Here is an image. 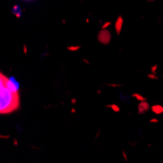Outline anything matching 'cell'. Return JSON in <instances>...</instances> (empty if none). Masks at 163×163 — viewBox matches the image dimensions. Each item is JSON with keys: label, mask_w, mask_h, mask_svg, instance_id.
Here are the masks:
<instances>
[{"label": "cell", "mask_w": 163, "mask_h": 163, "mask_svg": "<svg viewBox=\"0 0 163 163\" xmlns=\"http://www.w3.org/2000/svg\"><path fill=\"white\" fill-rule=\"evenodd\" d=\"M149 122H150V123H158V122H159V119H158V118H150V119H149Z\"/></svg>", "instance_id": "7c38bea8"}, {"label": "cell", "mask_w": 163, "mask_h": 163, "mask_svg": "<svg viewBox=\"0 0 163 163\" xmlns=\"http://www.w3.org/2000/svg\"><path fill=\"white\" fill-rule=\"evenodd\" d=\"M123 23H124L123 18H122L121 16H119V17L117 18L116 22H115V30H116L117 35H120V33H121V29H122V27H123Z\"/></svg>", "instance_id": "277c9868"}, {"label": "cell", "mask_w": 163, "mask_h": 163, "mask_svg": "<svg viewBox=\"0 0 163 163\" xmlns=\"http://www.w3.org/2000/svg\"><path fill=\"white\" fill-rule=\"evenodd\" d=\"M147 78H149V79H151V80H157V79H158V76H157V74L150 73V74H147Z\"/></svg>", "instance_id": "30bf717a"}, {"label": "cell", "mask_w": 163, "mask_h": 163, "mask_svg": "<svg viewBox=\"0 0 163 163\" xmlns=\"http://www.w3.org/2000/svg\"><path fill=\"white\" fill-rule=\"evenodd\" d=\"M101 134V130H99L98 131V133H97V135H96V137H95V140H97L98 139V137H99V135Z\"/></svg>", "instance_id": "e0dca14e"}, {"label": "cell", "mask_w": 163, "mask_h": 163, "mask_svg": "<svg viewBox=\"0 0 163 163\" xmlns=\"http://www.w3.org/2000/svg\"><path fill=\"white\" fill-rule=\"evenodd\" d=\"M76 103H77V100H76V99H74V98H73V99H72V100H71V104H73V105H75V104H76Z\"/></svg>", "instance_id": "2e32d148"}, {"label": "cell", "mask_w": 163, "mask_h": 163, "mask_svg": "<svg viewBox=\"0 0 163 163\" xmlns=\"http://www.w3.org/2000/svg\"><path fill=\"white\" fill-rule=\"evenodd\" d=\"M109 26H110V23H109H109H106V24L103 26V27H102V28H107V27H109Z\"/></svg>", "instance_id": "9a60e30c"}, {"label": "cell", "mask_w": 163, "mask_h": 163, "mask_svg": "<svg viewBox=\"0 0 163 163\" xmlns=\"http://www.w3.org/2000/svg\"><path fill=\"white\" fill-rule=\"evenodd\" d=\"M69 52H76V51H78V50H80L81 49V46L80 45H74V46H68L67 48H66Z\"/></svg>", "instance_id": "ba28073f"}, {"label": "cell", "mask_w": 163, "mask_h": 163, "mask_svg": "<svg viewBox=\"0 0 163 163\" xmlns=\"http://www.w3.org/2000/svg\"><path fill=\"white\" fill-rule=\"evenodd\" d=\"M149 109H150V106H149L148 102H146V101L139 102V105H138V113L140 115H143V114L146 113Z\"/></svg>", "instance_id": "3957f363"}, {"label": "cell", "mask_w": 163, "mask_h": 163, "mask_svg": "<svg viewBox=\"0 0 163 163\" xmlns=\"http://www.w3.org/2000/svg\"><path fill=\"white\" fill-rule=\"evenodd\" d=\"M20 107L18 86L0 72V114H8Z\"/></svg>", "instance_id": "6da1fadb"}, {"label": "cell", "mask_w": 163, "mask_h": 163, "mask_svg": "<svg viewBox=\"0 0 163 163\" xmlns=\"http://www.w3.org/2000/svg\"><path fill=\"white\" fill-rule=\"evenodd\" d=\"M106 108H109V109H111L114 112H119L120 111V108L117 106V105H115V104H111V105H108Z\"/></svg>", "instance_id": "52a82bcc"}, {"label": "cell", "mask_w": 163, "mask_h": 163, "mask_svg": "<svg viewBox=\"0 0 163 163\" xmlns=\"http://www.w3.org/2000/svg\"><path fill=\"white\" fill-rule=\"evenodd\" d=\"M98 41L103 45H109L111 41V33L109 30L103 28L98 33Z\"/></svg>", "instance_id": "7a4b0ae2"}, {"label": "cell", "mask_w": 163, "mask_h": 163, "mask_svg": "<svg viewBox=\"0 0 163 163\" xmlns=\"http://www.w3.org/2000/svg\"><path fill=\"white\" fill-rule=\"evenodd\" d=\"M157 68H158V65H157V64H154V65H152V66L150 67V71H151V73H154V74H156V72H157Z\"/></svg>", "instance_id": "8fae6325"}, {"label": "cell", "mask_w": 163, "mask_h": 163, "mask_svg": "<svg viewBox=\"0 0 163 163\" xmlns=\"http://www.w3.org/2000/svg\"><path fill=\"white\" fill-rule=\"evenodd\" d=\"M150 110L154 114L160 115V114L163 113V106H161V105H153V106L150 107Z\"/></svg>", "instance_id": "5b68a950"}, {"label": "cell", "mask_w": 163, "mask_h": 163, "mask_svg": "<svg viewBox=\"0 0 163 163\" xmlns=\"http://www.w3.org/2000/svg\"><path fill=\"white\" fill-rule=\"evenodd\" d=\"M71 112H72V113H75V112H76V110H75L74 109H71Z\"/></svg>", "instance_id": "ac0fdd59"}, {"label": "cell", "mask_w": 163, "mask_h": 163, "mask_svg": "<svg viewBox=\"0 0 163 163\" xmlns=\"http://www.w3.org/2000/svg\"><path fill=\"white\" fill-rule=\"evenodd\" d=\"M106 85L109 86V87H113V88H117V87H122L123 86V84H117V83H107Z\"/></svg>", "instance_id": "9c48e42d"}, {"label": "cell", "mask_w": 163, "mask_h": 163, "mask_svg": "<svg viewBox=\"0 0 163 163\" xmlns=\"http://www.w3.org/2000/svg\"><path fill=\"white\" fill-rule=\"evenodd\" d=\"M132 98H134V99H136L138 102H142V101H146V99L144 97V96H142L141 94H139V93H133L132 94Z\"/></svg>", "instance_id": "8992f818"}, {"label": "cell", "mask_w": 163, "mask_h": 163, "mask_svg": "<svg viewBox=\"0 0 163 163\" xmlns=\"http://www.w3.org/2000/svg\"><path fill=\"white\" fill-rule=\"evenodd\" d=\"M122 156H123V158H124L125 161H128V156H127V154H126V152H125L124 149L122 150Z\"/></svg>", "instance_id": "4fadbf2b"}, {"label": "cell", "mask_w": 163, "mask_h": 163, "mask_svg": "<svg viewBox=\"0 0 163 163\" xmlns=\"http://www.w3.org/2000/svg\"><path fill=\"white\" fill-rule=\"evenodd\" d=\"M82 62H83L84 63H86L87 65H90V64H91V63H90V62H89L87 59H85V58H84V59H82Z\"/></svg>", "instance_id": "5bb4252c"}, {"label": "cell", "mask_w": 163, "mask_h": 163, "mask_svg": "<svg viewBox=\"0 0 163 163\" xmlns=\"http://www.w3.org/2000/svg\"><path fill=\"white\" fill-rule=\"evenodd\" d=\"M101 93H102V91H101V90H98V91H97V94H99V95H100Z\"/></svg>", "instance_id": "d6986e66"}]
</instances>
